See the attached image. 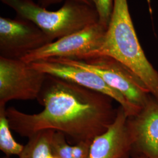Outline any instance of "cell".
<instances>
[{
	"instance_id": "obj_16",
	"label": "cell",
	"mask_w": 158,
	"mask_h": 158,
	"mask_svg": "<svg viewBox=\"0 0 158 158\" xmlns=\"http://www.w3.org/2000/svg\"><path fill=\"white\" fill-rule=\"evenodd\" d=\"M147 158V157H145V156H143V155H140L139 156H138V157H136V158Z\"/></svg>"
},
{
	"instance_id": "obj_3",
	"label": "cell",
	"mask_w": 158,
	"mask_h": 158,
	"mask_svg": "<svg viewBox=\"0 0 158 158\" xmlns=\"http://www.w3.org/2000/svg\"><path fill=\"white\" fill-rule=\"evenodd\" d=\"M15 12L17 17L28 20L52 41L99 22L95 6L74 0H65L61 8L48 11L32 0H0Z\"/></svg>"
},
{
	"instance_id": "obj_6",
	"label": "cell",
	"mask_w": 158,
	"mask_h": 158,
	"mask_svg": "<svg viewBox=\"0 0 158 158\" xmlns=\"http://www.w3.org/2000/svg\"><path fill=\"white\" fill-rule=\"evenodd\" d=\"M107 29L96 23L32 51L21 60L28 63L52 58L83 60L99 48Z\"/></svg>"
},
{
	"instance_id": "obj_12",
	"label": "cell",
	"mask_w": 158,
	"mask_h": 158,
	"mask_svg": "<svg viewBox=\"0 0 158 158\" xmlns=\"http://www.w3.org/2000/svg\"><path fill=\"white\" fill-rule=\"evenodd\" d=\"M91 142L81 141L70 145L63 133L55 131L52 139V149L57 158H89Z\"/></svg>"
},
{
	"instance_id": "obj_5",
	"label": "cell",
	"mask_w": 158,
	"mask_h": 158,
	"mask_svg": "<svg viewBox=\"0 0 158 158\" xmlns=\"http://www.w3.org/2000/svg\"><path fill=\"white\" fill-rule=\"evenodd\" d=\"M46 76L21 59L0 57V107L14 100H37Z\"/></svg>"
},
{
	"instance_id": "obj_10",
	"label": "cell",
	"mask_w": 158,
	"mask_h": 158,
	"mask_svg": "<svg viewBox=\"0 0 158 158\" xmlns=\"http://www.w3.org/2000/svg\"><path fill=\"white\" fill-rule=\"evenodd\" d=\"M128 117L122 107L107 130L92 141L89 158H125L133 148L127 125Z\"/></svg>"
},
{
	"instance_id": "obj_15",
	"label": "cell",
	"mask_w": 158,
	"mask_h": 158,
	"mask_svg": "<svg viewBox=\"0 0 158 158\" xmlns=\"http://www.w3.org/2000/svg\"><path fill=\"white\" fill-rule=\"evenodd\" d=\"M63 1V0H38V4L40 6L46 8L47 7L52 6V5H53V4L55 5L57 3H60ZM74 1H79L81 3L87 4L89 6H94V3H93V0H74Z\"/></svg>"
},
{
	"instance_id": "obj_1",
	"label": "cell",
	"mask_w": 158,
	"mask_h": 158,
	"mask_svg": "<svg viewBox=\"0 0 158 158\" xmlns=\"http://www.w3.org/2000/svg\"><path fill=\"white\" fill-rule=\"evenodd\" d=\"M38 98L44 110L29 114L14 107L6 108L11 129L29 138L44 130L61 132L76 143L93 140L106 132L117 110L112 98L64 79L46 74Z\"/></svg>"
},
{
	"instance_id": "obj_2",
	"label": "cell",
	"mask_w": 158,
	"mask_h": 158,
	"mask_svg": "<svg viewBox=\"0 0 158 158\" xmlns=\"http://www.w3.org/2000/svg\"><path fill=\"white\" fill-rule=\"evenodd\" d=\"M97 56L113 57L130 69L158 102V72L139 42L127 0H114L112 15L102 45L85 59Z\"/></svg>"
},
{
	"instance_id": "obj_9",
	"label": "cell",
	"mask_w": 158,
	"mask_h": 158,
	"mask_svg": "<svg viewBox=\"0 0 158 158\" xmlns=\"http://www.w3.org/2000/svg\"><path fill=\"white\" fill-rule=\"evenodd\" d=\"M132 150L147 158H158V102L149 100L137 115L128 117Z\"/></svg>"
},
{
	"instance_id": "obj_14",
	"label": "cell",
	"mask_w": 158,
	"mask_h": 158,
	"mask_svg": "<svg viewBox=\"0 0 158 158\" xmlns=\"http://www.w3.org/2000/svg\"><path fill=\"white\" fill-rule=\"evenodd\" d=\"M93 3L98 15L99 23L107 28L112 15L114 0H93Z\"/></svg>"
},
{
	"instance_id": "obj_8",
	"label": "cell",
	"mask_w": 158,
	"mask_h": 158,
	"mask_svg": "<svg viewBox=\"0 0 158 158\" xmlns=\"http://www.w3.org/2000/svg\"><path fill=\"white\" fill-rule=\"evenodd\" d=\"M44 73L64 79L86 89L96 91L118 102L128 117L135 116L141 110L131 104L118 91L111 87L98 75L76 66L49 59L29 63Z\"/></svg>"
},
{
	"instance_id": "obj_17",
	"label": "cell",
	"mask_w": 158,
	"mask_h": 158,
	"mask_svg": "<svg viewBox=\"0 0 158 158\" xmlns=\"http://www.w3.org/2000/svg\"><path fill=\"white\" fill-rule=\"evenodd\" d=\"M10 158V157H9V156H4V157H2V158Z\"/></svg>"
},
{
	"instance_id": "obj_11",
	"label": "cell",
	"mask_w": 158,
	"mask_h": 158,
	"mask_svg": "<svg viewBox=\"0 0 158 158\" xmlns=\"http://www.w3.org/2000/svg\"><path fill=\"white\" fill-rule=\"evenodd\" d=\"M55 131H40L29 138L19 158H58L52 149V139Z\"/></svg>"
},
{
	"instance_id": "obj_13",
	"label": "cell",
	"mask_w": 158,
	"mask_h": 158,
	"mask_svg": "<svg viewBox=\"0 0 158 158\" xmlns=\"http://www.w3.org/2000/svg\"><path fill=\"white\" fill-rule=\"evenodd\" d=\"M10 130V123L6 115V107H0V149L6 156H19L24 146L14 139Z\"/></svg>"
},
{
	"instance_id": "obj_7",
	"label": "cell",
	"mask_w": 158,
	"mask_h": 158,
	"mask_svg": "<svg viewBox=\"0 0 158 158\" xmlns=\"http://www.w3.org/2000/svg\"><path fill=\"white\" fill-rule=\"evenodd\" d=\"M53 42L28 20L0 17V57L21 59L29 53Z\"/></svg>"
},
{
	"instance_id": "obj_4",
	"label": "cell",
	"mask_w": 158,
	"mask_h": 158,
	"mask_svg": "<svg viewBox=\"0 0 158 158\" xmlns=\"http://www.w3.org/2000/svg\"><path fill=\"white\" fill-rule=\"evenodd\" d=\"M53 59L97 74L108 85L118 91L131 104L140 109L150 99V93L140 79L130 69L113 57L97 56L85 60Z\"/></svg>"
}]
</instances>
